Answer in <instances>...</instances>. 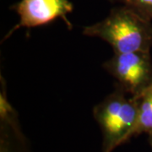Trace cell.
Instances as JSON below:
<instances>
[{"label": "cell", "mask_w": 152, "mask_h": 152, "mask_svg": "<svg viewBox=\"0 0 152 152\" xmlns=\"http://www.w3.org/2000/svg\"><path fill=\"white\" fill-rule=\"evenodd\" d=\"M83 34L102 39L114 53L150 52L152 46L151 20L126 5L114 8L102 21L84 28Z\"/></svg>", "instance_id": "6da1fadb"}, {"label": "cell", "mask_w": 152, "mask_h": 152, "mask_svg": "<svg viewBox=\"0 0 152 152\" xmlns=\"http://www.w3.org/2000/svg\"><path fill=\"white\" fill-rule=\"evenodd\" d=\"M93 115L102 132V152H112L134 137L138 117L137 98L117 86L94 107Z\"/></svg>", "instance_id": "7a4b0ae2"}, {"label": "cell", "mask_w": 152, "mask_h": 152, "mask_svg": "<svg viewBox=\"0 0 152 152\" xmlns=\"http://www.w3.org/2000/svg\"><path fill=\"white\" fill-rule=\"evenodd\" d=\"M104 69L117 80L118 86L132 96H138L152 86L150 52L114 53L103 64Z\"/></svg>", "instance_id": "3957f363"}, {"label": "cell", "mask_w": 152, "mask_h": 152, "mask_svg": "<svg viewBox=\"0 0 152 152\" xmlns=\"http://www.w3.org/2000/svg\"><path fill=\"white\" fill-rule=\"evenodd\" d=\"M73 4L69 0H21L15 6L20 15V22L6 35V38L20 27L31 28L48 24L58 18H62L72 28L67 15L73 10Z\"/></svg>", "instance_id": "277c9868"}, {"label": "cell", "mask_w": 152, "mask_h": 152, "mask_svg": "<svg viewBox=\"0 0 152 152\" xmlns=\"http://www.w3.org/2000/svg\"><path fill=\"white\" fill-rule=\"evenodd\" d=\"M138 102V117L134 136L143 133L152 134V86L135 96Z\"/></svg>", "instance_id": "5b68a950"}, {"label": "cell", "mask_w": 152, "mask_h": 152, "mask_svg": "<svg viewBox=\"0 0 152 152\" xmlns=\"http://www.w3.org/2000/svg\"><path fill=\"white\" fill-rule=\"evenodd\" d=\"M149 20H152V0H118Z\"/></svg>", "instance_id": "8992f818"}, {"label": "cell", "mask_w": 152, "mask_h": 152, "mask_svg": "<svg viewBox=\"0 0 152 152\" xmlns=\"http://www.w3.org/2000/svg\"><path fill=\"white\" fill-rule=\"evenodd\" d=\"M150 141H151V145L152 147V134H150Z\"/></svg>", "instance_id": "52a82bcc"}]
</instances>
